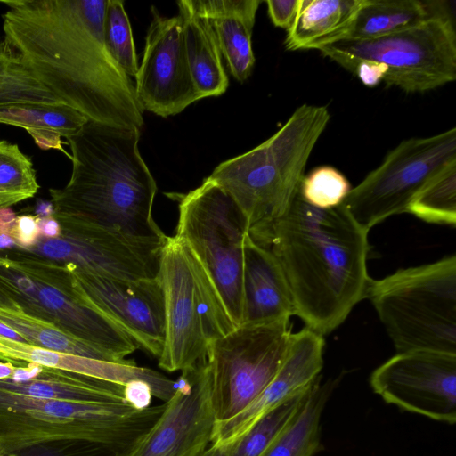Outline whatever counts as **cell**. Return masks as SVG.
<instances>
[{
	"mask_svg": "<svg viewBox=\"0 0 456 456\" xmlns=\"http://www.w3.org/2000/svg\"><path fill=\"white\" fill-rule=\"evenodd\" d=\"M4 37L33 76L89 121L143 126L134 83L103 38L107 0H13Z\"/></svg>",
	"mask_w": 456,
	"mask_h": 456,
	"instance_id": "obj_1",
	"label": "cell"
},
{
	"mask_svg": "<svg viewBox=\"0 0 456 456\" xmlns=\"http://www.w3.org/2000/svg\"><path fill=\"white\" fill-rule=\"evenodd\" d=\"M369 231L342 204L318 208L298 192L283 216L248 233L280 265L294 315L325 336L367 297Z\"/></svg>",
	"mask_w": 456,
	"mask_h": 456,
	"instance_id": "obj_2",
	"label": "cell"
},
{
	"mask_svg": "<svg viewBox=\"0 0 456 456\" xmlns=\"http://www.w3.org/2000/svg\"><path fill=\"white\" fill-rule=\"evenodd\" d=\"M72 172L61 189H50L53 216L118 231L164 244L152 216L156 182L142 159L140 130L88 121L66 138Z\"/></svg>",
	"mask_w": 456,
	"mask_h": 456,
	"instance_id": "obj_3",
	"label": "cell"
},
{
	"mask_svg": "<svg viewBox=\"0 0 456 456\" xmlns=\"http://www.w3.org/2000/svg\"><path fill=\"white\" fill-rule=\"evenodd\" d=\"M330 118L326 106L303 104L269 139L220 163L208 176L234 200L249 233L287 212Z\"/></svg>",
	"mask_w": 456,
	"mask_h": 456,
	"instance_id": "obj_4",
	"label": "cell"
},
{
	"mask_svg": "<svg viewBox=\"0 0 456 456\" xmlns=\"http://www.w3.org/2000/svg\"><path fill=\"white\" fill-rule=\"evenodd\" d=\"M165 403L138 409L126 403L39 399L0 388V455L53 440L94 443L118 456L160 416Z\"/></svg>",
	"mask_w": 456,
	"mask_h": 456,
	"instance_id": "obj_5",
	"label": "cell"
},
{
	"mask_svg": "<svg viewBox=\"0 0 456 456\" xmlns=\"http://www.w3.org/2000/svg\"><path fill=\"white\" fill-rule=\"evenodd\" d=\"M371 302L397 353L456 354V256L371 280Z\"/></svg>",
	"mask_w": 456,
	"mask_h": 456,
	"instance_id": "obj_6",
	"label": "cell"
},
{
	"mask_svg": "<svg viewBox=\"0 0 456 456\" xmlns=\"http://www.w3.org/2000/svg\"><path fill=\"white\" fill-rule=\"evenodd\" d=\"M0 293L118 362L140 348L118 323L77 296L66 268L28 249L0 250Z\"/></svg>",
	"mask_w": 456,
	"mask_h": 456,
	"instance_id": "obj_7",
	"label": "cell"
},
{
	"mask_svg": "<svg viewBox=\"0 0 456 456\" xmlns=\"http://www.w3.org/2000/svg\"><path fill=\"white\" fill-rule=\"evenodd\" d=\"M158 279L162 288L165 339L159 366L169 372L195 367L209 344L236 329L207 273L183 239L167 238Z\"/></svg>",
	"mask_w": 456,
	"mask_h": 456,
	"instance_id": "obj_8",
	"label": "cell"
},
{
	"mask_svg": "<svg viewBox=\"0 0 456 456\" xmlns=\"http://www.w3.org/2000/svg\"><path fill=\"white\" fill-rule=\"evenodd\" d=\"M177 202L176 236L183 239L207 273L228 316L243 323L245 218L234 200L207 177L186 193H168Z\"/></svg>",
	"mask_w": 456,
	"mask_h": 456,
	"instance_id": "obj_9",
	"label": "cell"
},
{
	"mask_svg": "<svg viewBox=\"0 0 456 456\" xmlns=\"http://www.w3.org/2000/svg\"><path fill=\"white\" fill-rule=\"evenodd\" d=\"M346 70L361 60L387 67L384 82L406 93H424L456 79V30L448 11L395 34L344 38L319 49Z\"/></svg>",
	"mask_w": 456,
	"mask_h": 456,
	"instance_id": "obj_10",
	"label": "cell"
},
{
	"mask_svg": "<svg viewBox=\"0 0 456 456\" xmlns=\"http://www.w3.org/2000/svg\"><path fill=\"white\" fill-rule=\"evenodd\" d=\"M289 321L243 324L213 340L206 357L216 420L232 418L272 381L285 358Z\"/></svg>",
	"mask_w": 456,
	"mask_h": 456,
	"instance_id": "obj_11",
	"label": "cell"
},
{
	"mask_svg": "<svg viewBox=\"0 0 456 456\" xmlns=\"http://www.w3.org/2000/svg\"><path fill=\"white\" fill-rule=\"evenodd\" d=\"M452 161H456V127L404 140L351 189L341 204L370 230L391 216L407 212L420 188Z\"/></svg>",
	"mask_w": 456,
	"mask_h": 456,
	"instance_id": "obj_12",
	"label": "cell"
},
{
	"mask_svg": "<svg viewBox=\"0 0 456 456\" xmlns=\"http://www.w3.org/2000/svg\"><path fill=\"white\" fill-rule=\"evenodd\" d=\"M57 221L61 226L60 236L48 239L40 235L28 250L69 272L121 280L158 276L165 243L142 240L116 230L76 221Z\"/></svg>",
	"mask_w": 456,
	"mask_h": 456,
	"instance_id": "obj_13",
	"label": "cell"
},
{
	"mask_svg": "<svg viewBox=\"0 0 456 456\" xmlns=\"http://www.w3.org/2000/svg\"><path fill=\"white\" fill-rule=\"evenodd\" d=\"M215 421L211 375L205 359L182 371L160 416L118 456H199L210 444Z\"/></svg>",
	"mask_w": 456,
	"mask_h": 456,
	"instance_id": "obj_14",
	"label": "cell"
},
{
	"mask_svg": "<svg viewBox=\"0 0 456 456\" xmlns=\"http://www.w3.org/2000/svg\"><path fill=\"white\" fill-rule=\"evenodd\" d=\"M370 382L388 403L434 420L456 421V354L397 353L371 373Z\"/></svg>",
	"mask_w": 456,
	"mask_h": 456,
	"instance_id": "obj_15",
	"label": "cell"
},
{
	"mask_svg": "<svg viewBox=\"0 0 456 456\" xmlns=\"http://www.w3.org/2000/svg\"><path fill=\"white\" fill-rule=\"evenodd\" d=\"M151 13L142 61L134 77L135 94L143 110L167 118L200 99L185 53L180 15L163 16L153 5Z\"/></svg>",
	"mask_w": 456,
	"mask_h": 456,
	"instance_id": "obj_16",
	"label": "cell"
},
{
	"mask_svg": "<svg viewBox=\"0 0 456 456\" xmlns=\"http://www.w3.org/2000/svg\"><path fill=\"white\" fill-rule=\"evenodd\" d=\"M68 272L76 293L85 303L118 323L140 348L159 357L165 339V311L158 276L121 280Z\"/></svg>",
	"mask_w": 456,
	"mask_h": 456,
	"instance_id": "obj_17",
	"label": "cell"
},
{
	"mask_svg": "<svg viewBox=\"0 0 456 456\" xmlns=\"http://www.w3.org/2000/svg\"><path fill=\"white\" fill-rule=\"evenodd\" d=\"M323 336L305 327L291 333L285 358L272 381L243 410L214 423L210 444L225 446L240 439L262 417L308 390L323 366Z\"/></svg>",
	"mask_w": 456,
	"mask_h": 456,
	"instance_id": "obj_18",
	"label": "cell"
},
{
	"mask_svg": "<svg viewBox=\"0 0 456 456\" xmlns=\"http://www.w3.org/2000/svg\"><path fill=\"white\" fill-rule=\"evenodd\" d=\"M243 324L289 321L294 307L280 265L271 251L249 235L244 242Z\"/></svg>",
	"mask_w": 456,
	"mask_h": 456,
	"instance_id": "obj_19",
	"label": "cell"
},
{
	"mask_svg": "<svg viewBox=\"0 0 456 456\" xmlns=\"http://www.w3.org/2000/svg\"><path fill=\"white\" fill-rule=\"evenodd\" d=\"M0 388L39 399L128 403L124 386L34 363L14 364Z\"/></svg>",
	"mask_w": 456,
	"mask_h": 456,
	"instance_id": "obj_20",
	"label": "cell"
},
{
	"mask_svg": "<svg viewBox=\"0 0 456 456\" xmlns=\"http://www.w3.org/2000/svg\"><path fill=\"white\" fill-rule=\"evenodd\" d=\"M190 6L208 18L222 56L239 82L251 75L255 57L251 37L259 0H188Z\"/></svg>",
	"mask_w": 456,
	"mask_h": 456,
	"instance_id": "obj_21",
	"label": "cell"
},
{
	"mask_svg": "<svg viewBox=\"0 0 456 456\" xmlns=\"http://www.w3.org/2000/svg\"><path fill=\"white\" fill-rule=\"evenodd\" d=\"M183 22L185 53L191 77L200 96H219L229 80L216 36L208 18L196 12L188 0L176 2Z\"/></svg>",
	"mask_w": 456,
	"mask_h": 456,
	"instance_id": "obj_22",
	"label": "cell"
},
{
	"mask_svg": "<svg viewBox=\"0 0 456 456\" xmlns=\"http://www.w3.org/2000/svg\"><path fill=\"white\" fill-rule=\"evenodd\" d=\"M365 0H303L288 30L289 51L316 49L347 37Z\"/></svg>",
	"mask_w": 456,
	"mask_h": 456,
	"instance_id": "obj_23",
	"label": "cell"
},
{
	"mask_svg": "<svg viewBox=\"0 0 456 456\" xmlns=\"http://www.w3.org/2000/svg\"><path fill=\"white\" fill-rule=\"evenodd\" d=\"M441 1L365 0L346 38L369 39L401 32L440 14Z\"/></svg>",
	"mask_w": 456,
	"mask_h": 456,
	"instance_id": "obj_24",
	"label": "cell"
},
{
	"mask_svg": "<svg viewBox=\"0 0 456 456\" xmlns=\"http://www.w3.org/2000/svg\"><path fill=\"white\" fill-rule=\"evenodd\" d=\"M89 120L66 104H15L0 107V123L25 129L43 150H63L61 137L78 132Z\"/></svg>",
	"mask_w": 456,
	"mask_h": 456,
	"instance_id": "obj_25",
	"label": "cell"
},
{
	"mask_svg": "<svg viewBox=\"0 0 456 456\" xmlns=\"http://www.w3.org/2000/svg\"><path fill=\"white\" fill-rule=\"evenodd\" d=\"M332 388L318 378L294 419L262 456H314L321 448V416Z\"/></svg>",
	"mask_w": 456,
	"mask_h": 456,
	"instance_id": "obj_26",
	"label": "cell"
},
{
	"mask_svg": "<svg viewBox=\"0 0 456 456\" xmlns=\"http://www.w3.org/2000/svg\"><path fill=\"white\" fill-rule=\"evenodd\" d=\"M0 322L20 334L32 346L77 356L122 362L53 324L31 316L16 306H0Z\"/></svg>",
	"mask_w": 456,
	"mask_h": 456,
	"instance_id": "obj_27",
	"label": "cell"
},
{
	"mask_svg": "<svg viewBox=\"0 0 456 456\" xmlns=\"http://www.w3.org/2000/svg\"><path fill=\"white\" fill-rule=\"evenodd\" d=\"M15 104L65 103L33 76L0 35V107Z\"/></svg>",
	"mask_w": 456,
	"mask_h": 456,
	"instance_id": "obj_28",
	"label": "cell"
},
{
	"mask_svg": "<svg viewBox=\"0 0 456 456\" xmlns=\"http://www.w3.org/2000/svg\"><path fill=\"white\" fill-rule=\"evenodd\" d=\"M407 213L431 224H456V161L437 171L410 202Z\"/></svg>",
	"mask_w": 456,
	"mask_h": 456,
	"instance_id": "obj_29",
	"label": "cell"
},
{
	"mask_svg": "<svg viewBox=\"0 0 456 456\" xmlns=\"http://www.w3.org/2000/svg\"><path fill=\"white\" fill-rule=\"evenodd\" d=\"M310 389L290 397L262 417L232 444L228 456H262L294 419Z\"/></svg>",
	"mask_w": 456,
	"mask_h": 456,
	"instance_id": "obj_30",
	"label": "cell"
},
{
	"mask_svg": "<svg viewBox=\"0 0 456 456\" xmlns=\"http://www.w3.org/2000/svg\"><path fill=\"white\" fill-rule=\"evenodd\" d=\"M38 188L31 159L17 144L0 140V208L32 198Z\"/></svg>",
	"mask_w": 456,
	"mask_h": 456,
	"instance_id": "obj_31",
	"label": "cell"
},
{
	"mask_svg": "<svg viewBox=\"0 0 456 456\" xmlns=\"http://www.w3.org/2000/svg\"><path fill=\"white\" fill-rule=\"evenodd\" d=\"M102 28L109 53L130 77H134L139 64L130 21L123 1L107 0Z\"/></svg>",
	"mask_w": 456,
	"mask_h": 456,
	"instance_id": "obj_32",
	"label": "cell"
},
{
	"mask_svg": "<svg viewBox=\"0 0 456 456\" xmlns=\"http://www.w3.org/2000/svg\"><path fill=\"white\" fill-rule=\"evenodd\" d=\"M351 189L348 180L338 169L322 166L304 176L299 192L311 206L328 209L339 206Z\"/></svg>",
	"mask_w": 456,
	"mask_h": 456,
	"instance_id": "obj_33",
	"label": "cell"
},
{
	"mask_svg": "<svg viewBox=\"0 0 456 456\" xmlns=\"http://www.w3.org/2000/svg\"><path fill=\"white\" fill-rule=\"evenodd\" d=\"M110 453L100 444L74 439L37 443L4 456H108Z\"/></svg>",
	"mask_w": 456,
	"mask_h": 456,
	"instance_id": "obj_34",
	"label": "cell"
},
{
	"mask_svg": "<svg viewBox=\"0 0 456 456\" xmlns=\"http://www.w3.org/2000/svg\"><path fill=\"white\" fill-rule=\"evenodd\" d=\"M303 0H268V15L274 26L289 30L292 26Z\"/></svg>",
	"mask_w": 456,
	"mask_h": 456,
	"instance_id": "obj_35",
	"label": "cell"
},
{
	"mask_svg": "<svg viewBox=\"0 0 456 456\" xmlns=\"http://www.w3.org/2000/svg\"><path fill=\"white\" fill-rule=\"evenodd\" d=\"M10 236L18 247L24 249L33 248L40 236L37 217L29 215L17 216Z\"/></svg>",
	"mask_w": 456,
	"mask_h": 456,
	"instance_id": "obj_36",
	"label": "cell"
},
{
	"mask_svg": "<svg viewBox=\"0 0 456 456\" xmlns=\"http://www.w3.org/2000/svg\"><path fill=\"white\" fill-rule=\"evenodd\" d=\"M348 71L359 78L365 86L375 87L384 80L387 67L375 61L361 60L353 64Z\"/></svg>",
	"mask_w": 456,
	"mask_h": 456,
	"instance_id": "obj_37",
	"label": "cell"
},
{
	"mask_svg": "<svg viewBox=\"0 0 456 456\" xmlns=\"http://www.w3.org/2000/svg\"><path fill=\"white\" fill-rule=\"evenodd\" d=\"M37 221L39 226L41 236L48 239L57 238L60 236V224L53 216L45 218L37 217Z\"/></svg>",
	"mask_w": 456,
	"mask_h": 456,
	"instance_id": "obj_38",
	"label": "cell"
},
{
	"mask_svg": "<svg viewBox=\"0 0 456 456\" xmlns=\"http://www.w3.org/2000/svg\"><path fill=\"white\" fill-rule=\"evenodd\" d=\"M16 221L14 212L9 208H0V234L10 235Z\"/></svg>",
	"mask_w": 456,
	"mask_h": 456,
	"instance_id": "obj_39",
	"label": "cell"
},
{
	"mask_svg": "<svg viewBox=\"0 0 456 456\" xmlns=\"http://www.w3.org/2000/svg\"><path fill=\"white\" fill-rule=\"evenodd\" d=\"M232 444L225 446H216L210 444L205 451H203L199 456H228Z\"/></svg>",
	"mask_w": 456,
	"mask_h": 456,
	"instance_id": "obj_40",
	"label": "cell"
},
{
	"mask_svg": "<svg viewBox=\"0 0 456 456\" xmlns=\"http://www.w3.org/2000/svg\"><path fill=\"white\" fill-rule=\"evenodd\" d=\"M0 336L18 342L28 344L20 334H18L16 331H14L2 322H0Z\"/></svg>",
	"mask_w": 456,
	"mask_h": 456,
	"instance_id": "obj_41",
	"label": "cell"
},
{
	"mask_svg": "<svg viewBox=\"0 0 456 456\" xmlns=\"http://www.w3.org/2000/svg\"><path fill=\"white\" fill-rule=\"evenodd\" d=\"M37 217L45 218L52 216L53 214V207L52 203L41 202L37 208Z\"/></svg>",
	"mask_w": 456,
	"mask_h": 456,
	"instance_id": "obj_42",
	"label": "cell"
},
{
	"mask_svg": "<svg viewBox=\"0 0 456 456\" xmlns=\"http://www.w3.org/2000/svg\"><path fill=\"white\" fill-rule=\"evenodd\" d=\"M0 306L4 307H13V304L2 293H0Z\"/></svg>",
	"mask_w": 456,
	"mask_h": 456,
	"instance_id": "obj_43",
	"label": "cell"
},
{
	"mask_svg": "<svg viewBox=\"0 0 456 456\" xmlns=\"http://www.w3.org/2000/svg\"><path fill=\"white\" fill-rule=\"evenodd\" d=\"M1 456V455H0Z\"/></svg>",
	"mask_w": 456,
	"mask_h": 456,
	"instance_id": "obj_44",
	"label": "cell"
}]
</instances>
